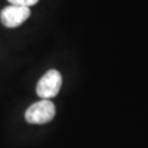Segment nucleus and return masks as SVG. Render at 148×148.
Returning <instances> with one entry per match:
<instances>
[{
  "instance_id": "2",
  "label": "nucleus",
  "mask_w": 148,
  "mask_h": 148,
  "mask_svg": "<svg viewBox=\"0 0 148 148\" xmlns=\"http://www.w3.org/2000/svg\"><path fill=\"white\" fill-rule=\"evenodd\" d=\"M62 75L56 69H49L37 82L36 93L44 100H49L58 95L62 87Z\"/></svg>"
},
{
  "instance_id": "4",
  "label": "nucleus",
  "mask_w": 148,
  "mask_h": 148,
  "mask_svg": "<svg viewBox=\"0 0 148 148\" xmlns=\"http://www.w3.org/2000/svg\"><path fill=\"white\" fill-rule=\"evenodd\" d=\"M13 5H21V7H31L38 2V0H8Z\"/></svg>"
},
{
  "instance_id": "3",
  "label": "nucleus",
  "mask_w": 148,
  "mask_h": 148,
  "mask_svg": "<svg viewBox=\"0 0 148 148\" xmlns=\"http://www.w3.org/2000/svg\"><path fill=\"white\" fill-rule=\"evenodd\" d=\"M31 14L30 8L21 5H9L2 9L0 13L1 23L7 27H16L27 20Z\"/></svg>"
},
{
  "instance_id": "1",
  "label": "nucleus",
  "mask_w": 148,
  "mask_h": 148,
  "mask_svg": "<svg viewBox=\"0 0 148 148\" xmlns=\"http://www.w3.org/2000/svg\"><path fill=\"white\" fill-rule=\"evenodd\" d=\"M55 106L52 101L41 100L32 104L25 112V120L30 124H46L55 116Z\"/></svg>"
}]
</instances>
